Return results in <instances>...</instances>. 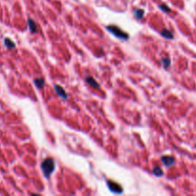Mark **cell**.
I'll return each mask as SVG.
<instances>
[{
  "label": "cell",
  "mask_w": 196,
  "mask_h": 196,
  "mask_svg": "<svg viewBox=\"0 0 196 196\" xmlns=\"http://www.w3.org/2000/svg\"><path fill=\"white\" fill-rule=\"evenodd\" d=\"M55 160L52 158H47L44 161L41 163V169L42 172L44 173V176L46 178H49L51 176V174L55 170Z\"/></svg>",
  "instance_id": "obj_1"
},
{
  "label": "cell",
  "mask_w": 196,
  "mask_h": 196,
  "mask_svg": "<svg viewBox=\"0 0 196 196\" xmlns=\"http://www.w3.org/2000/svg\"><path fill=\"white\" fill-rule=\"evenodd\" d=\"M106 29H107L108 31L111 33V34H113L114 35H115L116 37H118V39L126 40V39H128V37H129L128 35H127L126 32H124L122 30H121L119 27H117V26L110 25V26L106 27Z\"/></svg>",
  "instance_id": "obj_2"
},
{
  "label": "cell",
  "mask_w": 196,
  "mask_h": 196,
  "mask_svg": "<svg viewBox=\"0 0 196 196\" xmlns=\"http://www.w3.org/2000/svg\"><path fill=\"white\" fill-rule=\"evenodd\" d=\"M107 186L109 187V189L111 191H113L114 193H121L122 192V187L120 186L119 184H117L116 182L113 181H108L107 182Z\"/></svg>",
  "instance_id": "obj_3"
},
{
  "label": "cell",
  "mask_w": 196,
  "mask_h": 196,
  "mask_svg": "<svg viewBox=\"0 0 196 196\" xmlns=\"http://www.w3.org/2000/svg\"><path fill=\"white\" fill-rule=\"evenodd\" d=\"M55 91L56 92V94L59 95V97H61L62 99L67 100L68 99V95L66 92L64 91V89L59 85H55Z\"/></svg>",
  "instance_id": "obj_4"
},
{
  "label": "cell",
  "mask_w": 196,
  "mask_h": 196,
  "mask_svg": "<svg viewBox=\"0 0 196 196\" xmlns=\"http://www.w3.org/2000/svg\"><path fill=\"white\" fill-rule=\"evenodd\" d=\"M162 162L164 163L165 165H167V167H171V165L175 163V160H174V158L171 156H163Z\"/></svg>",
  "instance_id": "obj_5"
},
{
  "label": "cell",
  "mask_w": 196,
  "mask_h": 196,
  "mask_svg": "<svg viewBox=\"0 0 196 196\" xmlns=\"http://www.w3.org/2000/svg\"><path fill=\"white\" fill-rule=\"evenodd\" d=\"M85 81L87 83L89 84V85H90L92 88H95V89H98L100 87V84L97 82L96 80H94L93 78L92 77H87L86 78H85Z\"/></svg>",
  "instance_id": "obj_6"
},
{
  "label": "cell",
  "mask_w": 196,
  "mask_h": 196,
  "mask_svg": "<svg viewBox=\"0 0 196 196\" xmlns=\"http://www.w3.org/2000/svg\"><path fill=\"white\" fill-rule=\"evenodd\" d=\"M28 25H29V29H30V31H31V33L37 32V23H35L33 19H31V18L28 19Z\"/></svg>",
  "instance_id": "obj_7"
},
{
  "label": "cell",
  "mask_w": 196,
  "mask_h": 196,
  "mask_svg": "<svg viewBox=\"0 0 196 196\" xmlns=\"http://www.w3.org/2000/svg\"><path fill=\"white\" fill-rule=\"evenodd\" d=\"M161 35L165 37V39H173L172 33H171L170 31H168V30H167V29L163 30V31L161 32Z\"/></svg>",
  "instance_id": "obj_8"
},
{
  "label": "cell",
  "mask_w": 196,
  "mask_h": 196,
  "mask_svg": "<svg viewBox=\"0 0 196 196\" xmlns=\"http://www.w3.org/2000/svg\"><path fill=\"white\" fill-rule=\"evenodd\" d=\"M144 13H145V12H144V10H142V9H136L134 11V15L137 19H142L144 16Z\"/></svg>",
  "instance_id": "obj_9"
},
{
  "label": "cell",
  "mask_w": 196,
  "mask_h": 196,
  "mask_svg": "<svg viewBox=\"0 0 196 196\" xmlns=\"http://www.w3.org/2000/svg\"><path fill=\"white\" fill-rule=\"evenodd\" d=\"M35 85L39 89L42 88V86L44 85V78H37V80H35Z\"/></svg>",
  "instance_id": "obj_10"
},
{
  "label": "cell",
  "mask_w": 196,
  "mask_h": 196,
  "mask_svg": "<svg viewBox=\"0 0 196 196\" xmlns=\"http://www.w3.org/2000/svg\"><path fill=\"white\" fill-rule=\"evenodd\" d=\"M153 174L155 176H163V174H164V172H163V169L160 167H155L153 168Z\"/></svg>",
  "instance_id": "obj_11"
},
{
  "label": "cell",
  "mask_w": 196,
  "mask_h": 196,
  "mask_svg": "<svg viewBox=\"0 0 196 196\" xmlns=\"http://www.w3.org/2000/svg\"><path fill=\"white\" fill-rule=\"evenodd\" d=\"M4 42H5V45H6L9 49H13V48L15 47V43H13L10 39H6L4 40Z\"/></svg>",
  "instance_id": "obj_12"
},
{
  "label": "cell",
  "mask_w": 196,
  "mask_h": 196,
  "mask_svg": "<svg viewBox=\"0 0 196 196\" xmlns=\"http://www.w3.org/2000/svg\"><path fill=\"white\" fill-rule=\"evenodd\" d=\"M162 62H163V64H164V67L165 68V69L169 67V65H170V59L168 58H162Z\"/></svg>",
  "instance_id": "obj_13"
},
{
  "label": "cell",
  "mask_w": 196,
  "mask_h": 196,
  "mask_svg": "<svg viewBox=\"0 0 196 196\" xmlns=\"http://www.w3.org/2000/svg\"><path fill=\"white\" fill-rule=\"evenodd\" d=\"M160 9H161L162 11H164L165 13H169L170 12V8L167 7L165 4H162L160 5Z\"/></svg>",
  "instance_id": "obj_14"
},
{
  "label": "cell",
  "mask_w": 196,
  "mask_h": 196,
  "mask_svg": "<svg viewBox=\"0 0 196 196\" xmlns=\"http://www.w3.org/2000/svg\"><path fill=\"white\" fill-rule=\"evenodd\" d=\"M195 147H196V146H195Z\"/></svg>",
  "instance_id": "obj_15"
}]
</instances>
